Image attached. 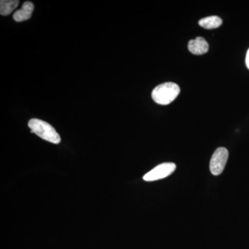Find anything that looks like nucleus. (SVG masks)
Returning <instances> with one entry per match:
<instances>
[{
    "mask_svg": "<svg viewBox=\"0 0 249 249\" xmlns=\"http://www.w3.org/2000/svg\"><path fill=\"white\" fill-rule=\"evenodd\" d=\"M176 164L174 163H163L157 165L155 168L143 176L145 181H153L162 179L170 176L176 170Z\"/></svg>",
    "mask_w": 249,
    "mask_h": 249,
    "instance_id": "obj_4",
    "label": "nucleus"
},
{
    "mask_svg": "<svg viewBox=\"0 0 249 249\" xmlns=\"http://www.w3.org/2000/svg\"><path fill=\"white\" fill-rule=\"evenodd\" d=\"M229 158V151L225 147H218L210 161V170L214 176L222 174Z\"/></svg>",
    "mask_w": 249,
    "mask_h": 249,
    "instance_id": "obj_3",
    "label": "nucleus"
},
{
    "mask_svg": "<svg viewBox=\"0 0 249 249\" xmlns=\"http://www.w3.org/2000/svg\"><path fill=\"white\" fill-rule=\"evenodd\" d=\"M222 20L218 16H209L201 19L199 21V25L206 29H213L220 27Z\"/></svg>",
    "mask_w": 249,
    "mask_h": 249,
    "instance_id": "obj_7",
    "label": "nucleus"
},
{
    "mask_svg": "<svg viewBox=\"0 0 249 249\" xmlns=\"http://www.w3.org/2000/svg\"><path fill=\"white\" fill-rule=\"evenodd\" d=\"M19 2L18 0H1L0 1V14L1 16H9L18 7Z\"/></svg>",
    "mask_w": 249,
    "mask_h": 249,
    "instance_id": "obj_8",
    "label": "nucleus"
},
{
    "mask_svg": "<svg viewBox=\"0 0 249 249\" xmlns=\"http://www.w3.org/2000/svg\"><path fill=\"white\" fill-rule=\"evenodd\" d=\"M179 93V87L176 83H165L156 87L152 91V97L157 104L166 106L175 101Z\"/></svg>",
    "mask_w": 249,
    "mask_h": 249,
    "instance_id": "obj_2",
    "label": "nucleus"
},
{
    "mask_svg": "<svg viewBox=\"0 0 249 249\" xmlns=\"http://www.w3.org/2000/svg\"><path fill=\"white\" fill-rule=\"evenodd\" d=\"M28 125L31 129V133L36 134L40 138L52 143H60L61 141L60 135L53 126L48 123L40 119H32L29 121Z\"/></svg>",
    "mask_w": 249,
    "mask_h": 249,
    "instance_id": "obj_1",
    "label": "nucleus"
},
{
    "mask_svg": "<svg viewBox=\"0 0 249 249\" xmlns=\"http://www.w3.org/2000/svg\"><path fill=\"white\" fill-rule=\"evenodd\" d=\"M188 49L195 55H203L209 52V45L204 37H197L188 42Z\"/></svg>",
    "mask_w": 249,
    "mask_h": 249,
    "instance_id": "obj_5",
    "label": "nucleus"
},
{
    "mask_svg": "<svg viewBox=\"0 0 249 249\" xmlns=\"http://www.w3.org/2000/svg\"><path fill=\"white\" fill-rule=\"evenodd\" d=\"M246 65L249 70V49L247 51V56H246Z\"/></svg>",
    "mask_w": 249,
    "mask_h": 249,
    "instance_id": "obj_9",
    "label": "nucleus"
},
{
    "mask_svg": "<svg viewBox=\"0 0 249 249\" xmlns=\"http://www.w3.org/2000/svg\"><path fill=\"white\" fill-rule=\"evenodd\" d=\"M34 10V5L31 1H25L22 4V8L14 13L13 18L18 22L28 20L32 16Z\"/></svg>",
    "mask_w": 249,
    "mask_h": 249,
    "instance_id": "obj_6",
    "label": "nucleus"
}]
</instances>
